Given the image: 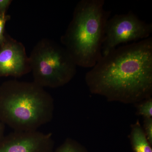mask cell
<instances>
[{"label": "cell", "instance_id": "obj_1", "mask_svg": "<svg viewBox=\"0 0 152 152\" xmlns=\"http://www.w3.org/2000/svg\"><path fill=\"white\" fill-rule=\"evenodd\" d=\"M90 92L110 102L137 104L151 97L152 38L118 47L85 76Z\"/></svg>", "mask_w": 152, "mask_h": 152}, {"label": "cell", "instance_id": "obj_2", "mask_svg": "<svg viewBox=\"0 0 152 152\" xmlns=\"http://www.w3.org/2000/svg\"><path fill=\"white\" fill-rule=\"evenodd\" d=\"M54 107L51 95L34 82L12 80L0 87V120L14 131H37L51 121Z\"/></svg>", "mask_w": 152, "mask_h": 152}, {"label": "cell", "instance_id": "obj_3", "mask_svg": "<svg viewBox=\"0 0 152 152\" xmlns=\"http://www.w3.org/2000/svg\"><path fill=\"white\" fill-rule=\"evenodd\" d=\"M104 0H81L61 42L77 66L91 68L102 58L105 28L111 12Z\"/></svg>", "mask_w": 152, "mask_h": 152}, {"label": "cell", "instance_id": "obj_4", "mask_svg": "<svg viewBox=\"0 0 152 152\" xmlns=\"http://www.w3.org/2000/svg\"><path fill=\"white\" fill-rule=\"evenodd\" d=\"M29 58L34 82L43 88L62 87L77 73V65L64 47L49 39L39 41Z\"/></svg>", "mask_w": 152, "mask_h": 152}, {"label": "cell", "instance_id": "obj_5", "mask_svg": "<svg viewBox=\"0 0 152 152\" xmlns=\"http://www.w3.org/2000/svg\"><path fill=\"white\" fill-rule=\"evenodd\" d=\"M152 25L140 20L132 12L116 14L106 23L102 56L107 54L119 45L149 37Z\"/></svg>", "mask_w": 152, "mask_h": 152}, {"label": "cell", "instance_id": "obj_6", "mask_svg": "<svg viewBox=\"0 0 152 152\" xmlns=\"http://www.w3.org/2000/svg\"><path fill=\"white\" fill-rule=\"evenodd\" d=\"M52 133L16 132L0 140V152H53Z\"/></svg>", "mask_w": 152, "mask_h": 152}, {"label": "cell", "instance_id": "obj_7", "mask_svg": "<svg viewBox=\"0 0 152 152\" xmlns=\"http://www.w3.org/2000/svg\"><path fill=\"white\" fill-rule=\"evenodd\" d=\"M0 46V77H19L31 72L29 58L21 42L6 36Z\"/></svg>", "mask_w": 152, "mask_h": 152}, {"label": "cell", "instance_id": "obj_8", "mask_svg": "<svg viewBox=\"0 0 152 152\" xmlns=\"http://www.w3.org/2000/svg\"><path fill=\"white\" fill-rule=\"evenodd\" d=\"M130 137L134 152H152L151 145L147 140L139 121L132 125Z\"/></svg>", "mask_w": 152, "mask_h": 152}, {"label": "cell", "instance_id": "obj_9", "mask_svg": "<svg viewBox=\"0 0 152 152\" xmlns=\"http://www.w3.org/2000/svg\"><path fill=\"white\" fill-rule=\"evenodd\" d=\"M53 152H86L83 146L77 142L68 138Z\"/></svg>", "mask_w": 152, "mask_h": 152}, {"label": "cell", "instance_id": "obj_10", "mask_svg": "<svg viewBox=\"0 0 152 152\" xmlns=\"http://www.w3.org/2000/svg\"><path fill=\"white\" fill-rule=\"evenodd\" d=\"M137 114L144 118H152V99L148 98L138 103Z\"/></svg>", "mask_w": 152, "mask_h": 152}, {"label": "cell", "instance_id": "obj_11", "mask_svg": "<svg viewBox=\"0 0 152 152\" xmlns=\"http://www.w3.org/2000/svg\"><path fill=\"white\" fill-rule=\"evenodd\" d=\"M143 130L147 140L152 145V118H144Z\"/></svg>", "mask_w": 152, "mask_h": 152}, {"label": "cell", "instance_id": "obj_12", "mask_svg": "<svg viewBox=\"0 0 152 152\" xmlns=\"http://www.w3.org/2000/svg\"><path fill=\"white\" fill-rule=\"evenodd\" d=\"M10 18L7 15H0V45H2L5 40L4 35L5 26L6 22Z\"/></svg>", "mask_w": 152, "mask_h": 152}, {"label": "cell", "instance_id": "obj_13", "mask_svg": "<svg viewBox=\"0 0 152 152\" xmlns=\"http://www.w3.org/2000/svg\"><path fill=\"white\" fill-rule=\"evenodd\" d=\"M12 2L11 0H0V15H6V11Z\"/></svg>", "mask_w": 152, "mask_h": 152}, {"label": "cell", "instance_id": "obj_14", "mask_svg": "<svg viewBox=\"0 0 152 152\" xmlns=\"http://www.w3.org/2000/svg\"><path fill=\"white\" fill-rule=\"evenodd\" d=\"M4 132V123L0 120V140L3 138Z\"/></svg>", "mask_w": 152, "mask_h": 152}]
</instances>
